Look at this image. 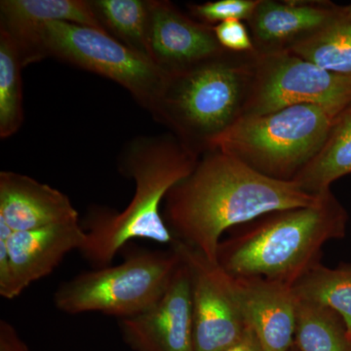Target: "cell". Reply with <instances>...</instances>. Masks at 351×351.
<instances>
[{"mask_svg": "<svg viewBox=\"0 0 351 351\" xmlns=\"http://www.w3.org/2000/svg\"><path fill=\"white\" fill-rule=\"evenodd\" d=\"M13 230L3 219H0V295L13 300V274L11 269L8 240Z\"/></svg>", "mask_w": 351, "mask_h": 351, "instance_id": "d4e9b609", "label": "cell"}, {"mask_svg": "<svg viewBox=\"0 0 351 351\" xmlns=\"http://www.w3.org/2000/svg\"><path fill=\"white\" fill-rule=\"evenodd\" d=\"M181 263L177 251L133 250L124 262L78 274L54 295L58 311L68 314L101 313L119 319L156 304Z\"/></svg>", "mask_w": 351, "mask_h": 351, "instance_id": "8992f818", "label": "cell"}, {"mask_svg": "<svg viewBox=\"0 0 351 351\" xmlns=\"http://www.w3.org/2000/svg\"><path fill=\"white\" fill-rule=\"evenodd\" d=\"M350 7H351V4H350Z\"/></svg>", "mask_w": 351, "mask_h": 351, "instance_id": "f1b7e54d", "label": "cell"}, {"mask_svg": "<svg viewBox=\"0 0 351 351\" xmlns=\"http://www.w3.org/2000/svg\"><path fill=\"white\" fill-rule=\"evenodd\" d=\"M351 174V106L339 113L322 149L292 182L311 195L331 189L339 178Z\"/></svg>", "mask_w": 351, "mask_h": 351, "instance_id": "e0dca14e", "label": "cell"}, {"mask_svg": "<svg viewBox=\"0 0 351 351\" xmlns=\"http://www.w3.org/2000/svg\"><path fill=\"white\" fill-rule=\"evenodd\" d=\"M223 351H263L258 343L257 337L255 336L250 328H247L242 338L239 341L226 348Z\"/></svg>", "mask_w": 351, "mask_h": 351, "instance_id": "4316f807", "label": "cell"}, {"mask_svg": "<svg viewBox=\"0 0 351 351\" xmlns=\"http://www.w3.org/2000/svg\"><path fill=\"white\" fill-rule=\"evenodd\" d=\"M348 215L332 191L311 206L272 212L221 240L219 267L234 277H262L294 287L321 263L322 248L346 237Z\"/></svg>", "mask_w": 351, "mask_h": 351, "instance_id": "3957f363", "label": "cell"}, {"mask_svg": "<svg viewBox=\"0 0 351 351\" xmlns=\"http://www.w3.org/2000/svg\"><path fill=\"white\" fill-rule=\"evenodd\" d=\"M0 351H29L12 324L0 321Z\"/></svg>", "mask_w": 351, "mask_h": 351, "instance_id": "484cf974", "label": "cell"}, {"mask_svg": "<svg viewBox=\"0 0 351 351\" xmlns=\"http://www.w3.org/2000/svg\"><path fill=\"white\" fill-rule=\"evenodd\" d=\"M297 105L320 106L339 114L351 106V75L332 73L288 50H256L255 77L244 115Z\"/></svg>", "mask_w": 351, "mask_h": 351, "instance_id": "ba28073f", "label": "cell"}, {"mask_svg": "<svg viewBox=\"0 0 351 351\" xmlns=\"http://www.w3.org/2000/svg\"><path fill=\"white\" fill-rule=\"evenodd\" d=\"M331 2L260 0L248 21L258 52L287 50L320 31L339 12Z\"/></svg>", "mask_w": 351, "mask_h": 351, "instance_id": "9a60e30c", "label": "cell"}, {"mask_svg": "<svg viewBox=\"0 0 351 351\" xmlns=\"http://www.w3.org/2000/svg\"><path fill=\"white\" fill-rule=\"evenodd\" d=\"M230 279L245 323L257 337L262 350H290L297 320L294 289L262 277Z\"/></svg>", "mask_w": 351, "mask_h": 351, "instance_id": "7c38bea8", "label": "cell"}, {"mask_svg": "<svg viewBox=\"0 0 351 351\" xmlns=\"http://www.w3.org/2000/svg\"><path fill=\"white\" fill-rule=\"evenodd\" d=\"M22 60L13 39L0 31V138L5 140L24 122Z\"/></svg>", "mask_w": 351, "mask_h": 351, "instance_id": "7402d4cb", "label": "cell"}, {"mask_svg": "<svg viewBox=\"0 0 351 351\" xmlns=\"http://www.w3.org/2000/svg\"><path fill=\"white\" fill-rule=\"evenodd\" d=\"M260 0H218L205 3L191 4L189 11L196 19L210 25L230 20L251 19Z\"/></svg>", "mask_w": 351, "mask_h": 351, "instance_id": "603a6c76", "label": "cell"}, {"mask_svg": "<svg viewBox=\"0 0 351 351\" xmlns=\"http://www.w3.org/2000/svg\"><path fill=\"white\" fill-rule=\"evenodd\" d=\"M288 51L321 68L351 75V7L339 12L320 31L291 46Z\"/></svg>", "mask_w": 351, "mask_h": 351, "instance_id": "ac0fdd59", "label": "cell"}, {"mask_svg": "<svg viewBox=\"0 0 351 351\" xmlns=\"http://www.w3.org/2000/svg\"><path fill=\"white\" fill-rule=\"evenodd\" d=\"M200 156L172 135L138 136L120 152L119 170L135 184L123 211L91 208L84 230L82 257L95 269L108 267L117 253L133 239H145L172 246L174 235L166 225L161 205L168 193L195 170Z\"/></svg>", "mask_w": 351, "mask_h": 351, "instance_id": "7a4b0ae2", "label": "cell"}, {"mask_svg": "<svg viewBox=\"0 0 351 351\" xmlns=\"http://www.w3.org/2000/svg\"><path fill=\"white\" fill-rule=\"evenodd\" d=\"M294 346L300 351H351V337L336 311L298 298Z\"/></svg>", "mask_w": 351, "mask_h": 351, "instance_id": "d6986e66", "label": "cell"}, {"mask_svg": "<svg viewBox=\"0 0 351 351\" xmlns=\"http://www.w3.org/2000/svg\"><path fill=\"white\" fill-rule=\"evenodd\" d=\"M327 191L311 195L297 182L271 179L213 149L168 193L163 218L176 239L217 263L226 230L272 212L311 206Z\"/></svg>", "mask_w": 351, "mask_h": 351, "instance_id": "6da1fadb", "label": "cell"}, {"mask_svg": "<svg viewBox=\"0 0 351 351\" xmlns=\"http://www.w3.org/2000/svg\"><path fill=\"white\" fill-rule=\"evenodd\" d=\"M215 34L221 47L234 53L255 51L250 31L240 20H230L214 25Z\"/></svg>", "mask_w": 351, "mask_h": 351, "instance_id": "cb8c5ba5", "label": "cell"}, {"mask_svg": "<svg viewBox=\"0 0 351 351\" xmlns=\"http://www.w3.org/2000/svg\"><path fill=\"white\" fill-rule=\"evenodd\" d=\"M256 50L223 51L165 75L152 117L201 156L244 117L255 77Z\"/></svg>", "mask_w": 351, "mask_h": 351, "instance_id": "277c9868", "label": "cell"}, {"mask_svg": "<svg viewBox=\"0 0 351 351\" xmlns=\"http://www.w3.org/2000/svg\"><path fill=\"white\" fill-rule=\"evenodd\" d=\"M300 299L323 304L339 314L351 337V265L313 267L294 287Z\"/></svg>", "mask_w": 351, "mask_h": 351, "instance_id": "44dd1931", "label": "cell"}, {"mask_svg": "<svg viewBox=\"0 0 351 351\" xmlns=\"http://www.w3.org/2000/svg\"><path fill=\"white\" fill-rule=\"evenodd\" d=\"M289 351H300L299 350H298L297 348H295V346H293L292 348H291V350H289Z\"/></svg>", "mask_w": 351, "mask_h": 351, "instance_id": "83f0119b", "label": "cell"}, {"mask_svg": "<svg viewBox=\"0 0 351 351\" xmlns=\"http://www.w3.org/2000/svg\"><path fill=\"white\" fill-rule=\"evenodd\" d=\"M119 327L133 351H193L191 280L182 258L160 299L147 311L119 319Z\"/></svg>", "mask_w": 351, "mask_h": 351, "instance_id": "30bf717a", "label": "cell"}, {"mask_svg": "<svg viewBox=\"0 0 351 351\" xmlns=\"http://www.w3.org/2000/svg\"><path fill=\"white\" fill-rule=\"evenodd\" d=\"M51 22L89 25L104 31L95 16L90 0L0 1V31L6 32L13 39L21 60L27 54L39 29Z\"/></svg>", "mask_w": 351, "mask_h": 351, "instance_id": "2e32d148", "label": "cell"}, {"mask_svg": "<svg viewBox=\"0 0 351 351\" xmlns=\"http://www.w3.org/2000/svg\"><path fill=\"white\" fill-rule=\"evenodd\" d=\"M0 219L13 232H29L78 219V213L62 191L29 176L0 173Z\"/></svg>", "mask_w": 351, "mask_h": 351, "instance_id": "5bb4252c", "label": "cell"}, {"mask_svg": "<svg viewBox=\"0 0 351 351\" xmlns=\"http://www.w3.org/2000/svg\"><path fill=\"white\" fill-rule=\"evenodd\" d=\"M147 56L170 75L223 53L213 25L193 19L167 0H151Z\"/></svg>", "mask_w": 351, "mask_h": 351, "instance_id": "8fae6325", "label": "cell"}, {"mask_svg": "<svg viewBox=\"0 0 351 351\" xmlns=\"http://www.w3.org/2000/svg\"><path fill=\"white\" fill-rule=\"evenodd\" d=\"M47 58L112 80L149 113L165 80V75L149 58L89 25L51 22L41 27L25 55V66Z\"/></svg>", "mask_w": 351, "mask_h": 351, "instance_id": "52a82bcc", "label": "cell"}, {"mask_svg": "<svg viewBox=\"0 0 351 351\" xmlns=\"http://www.w3.org/2000/svg\"><path fill=\"white\" fill-rule=\"evenodd\" d=\"M86 237L80 219L29 232H13L8 246L14 299L32 283L52 274L69 253L80 251Z\"/></svg>", "mask_w": 351, "mask_h": 351, "instance_id": "4fadbf2b", "label": "cell"}, {"mask_svg": "<svg viewBox=\"0 0 351 351\" xmlns=\"http://www.w3.org/2000/svg\"><path fill=\"white\" fill-rule=\"evenodd\" d=\"M149 2L151 0H90L101 29L147 58Z\"/></svg>", "mask_w": 351, "mask_h": 351, "instance_id": "ffe728a7", "label": "cell"}, {"mask_svg": "<svg viewBox=\"0 0 351 351\" xmlns=\"http://www.w3.org/2000/svg\"><path fill=\"white\" fill-rule=\"evenodd\" d=\"M189 270L193 351H223L246 332L232 279L217 263L176 239L172 246Z\"/></svg>", "mask_w": 351, "mask_h": 351, "instance_id": "9c48e42d", "label": "cell"}, {"mask_svg": "<svg viewBox=\"0 0 351 351\" xmlns=\"http://www.w3.org/2000/svg\"><path fill=\"white\" fill-rule=\"evenodd\" d=\"M338 115L315 105L244 115L210 151L234 157L271 179L293 181L322 149Z\"/></svg>", "mask_w": 351, "mask_h": 351, "instance_id": "5b68a950", "label": "cell"}]
</instances>
